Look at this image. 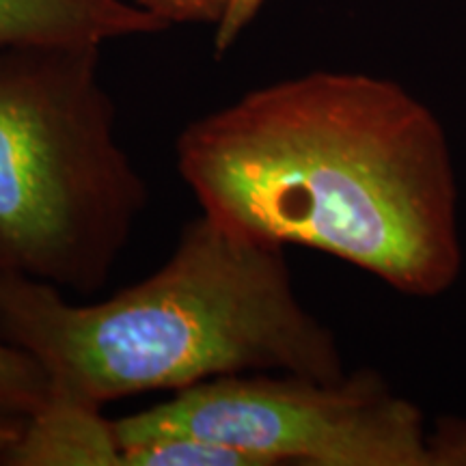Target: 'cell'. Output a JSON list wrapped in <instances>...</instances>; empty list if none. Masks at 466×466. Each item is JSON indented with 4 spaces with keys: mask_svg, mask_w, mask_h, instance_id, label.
I'll list each match as a JSON object with an SVG mask.
<instances>
[{
    "mask_svg": "<svg viewBox=\"0 0 466 466\" xmlns=\"http://www.w3.org/2000/svg\"><path fill=\"white\" fill-rule=\"evenodd\" d=\"M201 212L432 299L462 270L445 127L389 78L311 72L244 93L175 143Z\"/></svg>",
    "mask_w": 466,
    "mask_h": 466,
    "instance_id": "1",
    "label": "cell"
},
{
    "mask_svg": "<svg viewBox=\"0 0 466 466\" xmlns=\"http://www.w3.org/2000/svg\"><path fill=\"white\" fill-rule=\"evenodd\" d=\"M0 337L37 359L50 393L96 406L220 376H346L335 335L296 296L283 244L208 214L154 275L93 305L0 266Z\"/></svg>",
    "mask_w": 466,
    "mask_h": 466,
    "instance_id": "2",
    "label": "cell"
},
{
    "mask_svg": "<svg viewBox=\"0 0 466 466\" xmlns=\"http://www.w3.org/2000/svg\"><path fill=\"white\" fill-rule=\"evenodd\" d=\"M97 46L0 55V266L91 296L149 206Z\"/></svg>",
    "mask_w": 466,
    "mask_h": 466,
    "instance_id": "3",
    "label": "cell"
},
{
    "mask_svg": "<svg viewBox=\"0 0 466 466\" xmlns=\"http://www.w3.org/2000/svg\"><path fill=\"white\" fill-rule=\"evenodd\" d=\"M121 450L162 436L223 442L261 466H432L421 410L359 370L337 380L238 374L115 419Z\"/></svg>",
    "mask_w": 466,
    "mask_h": 466,
    "instance_id": "4",
    "label": "cell"
},
{
    "mask_svg": "<svg viewBox=\"0 0 466 466\" xmlns=\"http://www.w3.org/2000/svg\"><path fill=\"white\" fill-rule=\"evenodd\" d=\"M167 31L130 0H0V55L25 48L97 46Z\"/></svg>",
    "mask_w": 466,
    "mask_h": 466,
    "instance_id": "5",
    "label": "cell"
},
{
    "mask_svg": "<svg viewBox=\"0 0 466 466\" xmlns=\"http://www.w3.org/2000/svg\"><path fill=\"white\" fill-rule=\"evenodd\" d=\"M121 456L115 419L104 417L102 406L48 391L3 466H121Z\"/></svg>",
    "mask_w": 466,
    "mask_h": 466,
    "instance_id": "6",
    "label": "cell"
},
{
    "mask_svg": "<svg viewBox=\"0 0 466 466\" xmlns=\"http://www.w3.org/2000/svg\"><path fill=\"white\" fill-rule=\"evenodd\" d=\"M121 466H261L236 447L195 439L162 436L124 447Z\"/></svg>",
    "mask_w": 466,
    "mask_h": 466,
    "instance_id": "7",
    "label": "cell"
},
{
    "mask_svg": "<svg viewBox=\"0 0 466 466\" xmlns=\"http://www.w3.org/2000/svg\"><path fill=\"white\" fill-rule=\"evenodd\" d=\"M48 389L37 359L0 337V415L31 417L48 398Z\"/></svg>",
    "mask_w": 466,
    "mask_h": 466,
    "instance_id": "8",
    "label": "cell"
},
{
    "mask_svg": "<svg viewBox=\"0 0 466 466\" xmlns=\"http://www.w3.org/2000/svg\"><path fill=\"white\" fill-rule=\"evenodd\" d=\"M134 3L171 28L175 25L217 26L229 0H134Z\"/></svg>",
    "mask_w": 466,
    "mask_h": 466,
    "instance_id": "9",
    "label": "cell"
},
{
    "mask_svg": "<svg viewBox=\"0 0 466 466\" xmlns=\"http://www.w3.org/2000/svg\"><path fill=\"white\" fill-rule=\"evenodd\" d=\"M266 0H229L214 31V55L220 58L238 44L240 35L253 25Z\"/></svg>",
    "mask_w": 466,
    "mask_h": 466,
    "instance_id": "10",
    "label": "cell"
},
{
    "mask_svg": "<svg viewBox=\"0 0 466 466\" xmlns=\"http://www.w3.org/2000/svg\"><path fill=\"white\" fill-rule=\"evenodd\" d=\"M428 451L432 466H466V421H441L428 432Z\"/></svg>",
    "mask_w": 466,
    "mask_h": 466,
    "instance_id": "11",
    "label": "cell"
},
{
    "mask_svg": "<svg viewBox=\"0 0 466 466\" xmlns=\"http://www.w3.org/2000/svg\"><path fill=\"white\" fill-rule=\"evenodd\" d=\"M26 419L22 417H9L0 415V464H3V458L7 456V451L14 447V442L20 439L22 430H25Z\"/></svg>",
    "mask_w": 466,
    "mask_h": 466,
    "instance_id": "12",
    "label": "cell"
}]
</instances>
